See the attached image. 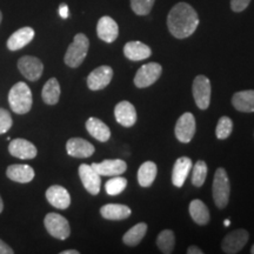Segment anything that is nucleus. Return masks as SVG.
I'll list each match as a JSON object with an SVG mask.
<instances>
[{"instance_id": "1", "label": "nucleus", "mask_w": 254, "mask_h": 254, "mask_svg": "<svg viewBox=\"0 0 254 254\" xmlns=\"http://www.w3.org/2000/svg\"><path fill=\"white\" fill-rule=\"evenodd\" d=\"M198 25V13L187 2H178L167 15L168 31L177 39H185L192 36Z\"/></svg>"}, {"instance_id": "2", "label": "nucleus", "mask_w": 254, "mask_h": 254, "mask_svg": "<svg viewBox=\"0 0 254 254\" xmlns=\"http://www.w3.org/2000/svg\"><path fill=\"white\" fill-rule=\"evenodd\" d=\"M8 104L12 111L17 114H26L30 112L33 99H32L31 88L27 86V84L23 81L17 82L9 90Z\"/></svg>"}, {"instance_id": "3", "label": "nucleus", "mask_w": 254, "mask_h": 254, "mask_svg": "<svg viewBox=\"0 0 254 254\" xmlns=\"http://www.w3.org/2000/svg\"><path fill=\"white\" fill-rule=\"evenodd\" d=\"M88 47H90L88 38L84 33H78L65 53L64 60H65L66 65L72 68L79 67L86 58Z\"/></svg>"}, {"instance_id": "4", "label": "nucleus", "mask_w": 254, "mask_h": 254, "mask_svg": "<svg viewBox=\"0 0 254 254\" xmlns=\"http://www.w3.org/2000/svg\"><path fill=\"white\" fill-rule=\"evenodd\" d=\"M230 179H228V174L226 170L222 167H219L215 171L213 186H212V193H213V199L215 206L218 208H225L228 204L230 200Z\"/></svg>"}, {"instance_id": "5", "label": "nucleus", "mask_w": 254, "mask_h": 254, "mask_svg": "<svg viewBox=\"0 0 254 254\" xmlns=\"http://www.w3.org/2000/svg\"><path fill=\"white\" fill-rule=\"evenodd\" d=\"M44 225L51 236L59 240L67 239L71 234V228H69L67 219L58 213L47 214L44 220Z\"/></svg>"}, {"instance_id": "6", "label": "nucleus", "mask_w": 254, "mask_h": 254, "mask_svg": "<svg viewBox=\"0 0 254 254\" xmlns=\"http://www.w3.org/2000/svg\"><path fill=\"white\" fill-rule=\"evenodd\" d=\"M163 67L158 63H148L142 65L134 77V85L138 88H146L153 85L160 78Z\"/></svg>"}, {"instance_id": "7", "label": "nucleus", "mask_w": 254, "mask_h": 254, "mask_svg": "<svg viewBox=\"0 0 254 254\" xmlns=\"http://www.w3.org/2000/svg\"><path fill=\"white\" fill-rule=\"evenodd\" d=\"M193 97L200 110L208 109L211 103V81L205 75H198L193 81Z\"/></svg>"}, {"instance_id": "8", "label": "nucleus", "mask_w": 254, "mask_h": 254, "mask_svg": "<svg viewBox=\"0 0 254 254\" xmlns=\"http://www.w3.org/2000/svg\"><path fill=\"white\" fill-rule=\"evenodd\" d=\"M177 139L184 144H189L195 134V118L192 113H184L176 124L174 128Z\"/></svg>"}, {"instance_id": "9", "label": "nucleus", "mask_w": 254, "mask_h": 254, "mask_svg": "<svg viewBox=\"0 0 254 254\" xmlns=\"http://www.w3.org/2000/svg\"><path fill=\"white\" fill-rule=\"evenodd\" d=\"M249 232L246 230H243V228L232 231L231 233H228L227 236L224 238V240H222V251L227 254L239 253L240 251L245 247L247 241H249Z\"/></svg>"}, {"instance_id": "10", "label": "nucleus", "mask_w": 254, "mask_h": 254, "mask_svg": "<svg viewBox=\"0 0 254 254\" xmlns=\"http://www.w3.org/2000/svg\"><path fill=\"white\" fill-rule=\"evenodd\" d=\"M18 68L25 78L31 81H36L43 75L44 65L36 57L24 56L19 59Z\"/></svg>"}, {"instance_id": "11", "label": "nucleus", "mask_w": 254, "mask_h": 254, "mask_svg": "<svg viewBox=\"0 0 254 254\" xmlns=\"http://www.w3.org/2000/svg\"><path fill=\"white\" fill-rule=\"evenodd\" d=\"M79 177H80L82 185L88 193L92 195H97L100 192L101 178L97 171L92 167V165L82 164L79 167Z\"/></svg>"}, {"instance_id": "12", "label": "nucleus", "mask_w": 254, "mask_h": 254, "mask_svg": "<svg viewBox=\"0 0 254 254\" xmlns=\"http://www.w3.org/2000/svg\"><path fill=\"white\" fill-rule=\"evenodd\" d=\"M113 78V69L110 66H100L92 71L87 77V86L91 91L103 90L109 84Z\"/></svg>"}, {"instance_id": "13", "label": "nucleus", "mask_w": 254, "mask_h": 254, "mask_svg": "<svg viewBox=\"0 0 254 254\" xmlns=\"http://www.w3.org/2000/svg\"><path fill=\"white\" fill-rule=\"evenodd\" d=\"M97 34L105 43H113L119 36V27L116 20L109 15L101 17L97 24Z\"/></svg>"}, {"instance_id": "14", "label": "nucleus", "mask_w": 254, "mask_h": 254, "mask_svg": "<svg viewBox=\"0 0 254 254\" xmlns=\"http://www.w3.org/2000/svg\"><path fill=\"white\" fill-rule=\"evenodd\" d=\"M91 165L100 177L120 176L127 170V164L122 159H110V160H104L103 163H93Z\"/></svg>"}, {"instance_id": "15", "label": "nucleus", "mask_w": 254, "mask_h": 254, "mask_svg": "<svg viewBox=\"0 0 254 254\" xmlns=\"http://www.w3.org/2000/svg\"><path fill=\"white\" fill-rule=\"evenodd\" d=\"M46 199L53 207L58 209H66L71 205V196L68 190L59 185L51 186L46 190Z\"/></svg>"}, {"instance_id": "16", "label": "nucleus", "mask_w": 254, "mask_h": 254, "mask_svg": "<svg viewBox=\"0 0 254 254\" xmlns=\"http://www.w3.org/2000/svg\"><path fill=\"white\" fill-rule=\"evenodd\" d=\"M114 117L122 126L132 127L136 123L135 107L129 101H120L114 109Z\"/></svg>"}, {"instance_id": "17", "label": "nucleus", "mask_w": 254, "mask_h": 254, "mask_svg": "<svg viewBox=\"0 0 254 254\" xmlns=\"http://www.w3.org/2000/svg\"><path fill=\"white\" fill-rule=\"evenodd\" d=\"M8 152L13 157L19 159H33L36 158L38 153L36 146L32 144L31 141L26 140V139H14L9 142Z\"/></svg>"}, {"instance_id": "18", "label": "nucleus", "mask_w": 254, "mask_h": 254, "mask_svg": "<svg viewBox=\"0 0 254 254\" xmlns=\"http://www.w3.org/2000/svg\"><path fill=\"white\" fill-rule=\"evenodd\" d=\"M68 155L74 158H88L94 153V146L81 138H71L66 144Z\"/></svg>"}, {"instance_id": "19", "label": "nucleus", "mask_w": 254, "mask_h": 254, "mask_svg": "<svg viewBox=\"0 0 254 254\" xmlns=\"http://www.w3.org/2000/svg\"><path fill=\"white\" fill-rule=\"evenodd\" d=\"M124 55L131 62H140L150 58L152 55V51L150 46L141 41H128L124 46Z\"/></svg>"}, {"instance_id": "20", "label": "nucleus", "mask_w": 254, "mask_h": 254, "mask_svg": "<svg viewBox=\"0 0 254 254\" xmlns=\"http://www.w3.org/2000/svg\"><path fill=\"white\" fill-rule=\"evenodd\" d=\"M192 160L189 157H182L177 159L172 172V184L174 186L183 187L187 177H189L190 170H192Z\"/></svg>"}, {"instance_id": "21", "label": "nucleus", "mask_w": 254, "mask_h": 254, "mask_svg": "<svg viewBox=\"0 0 254 254\" xmlns=\"http://www.w3.org/2000/svg\"><path fill=\"white\" fill-rule=\"evenodd\" d=\"M6 176L12 182L19 184H27L33 180L34 178V170L28 165L24 164H14L8 166L6 171Z\"/></svg>"}, {"instance_id": "22", "label": "nucleus", "mask_w": 254, "mask_h": 254, "mask_svg": "<svg viewBox=\"0 0 254 254\" xmlns=\"http://www.w3.org/2000/svg\"><path fill=\"white\" fill-rule=\"evenodd\" d=\"M34 30L32 27H23L15 31L7 40V49L9 51L21 50L33 40Z\"/></svg>"}, {"instance_id": "23", "label": "nucleus", "mask_w": 254, "mask_h": 254, "mask_svg": "<svg viewBox=\"0 0 254 254\" xmlns=\"http://www.w3.org/2000/svg\"><path fill=\"white\" fill-rule=\"evenodd\" d=\"M232 105L240 112H254V90L237 92L232 98Z\"/></svg>"}, {"instance_id": "24", "label": "nucleus", "mask_w": 254, "mask_h": 254, "mask_svg": "<svg viewBox=\"0 0 254 254\" xmlns=\"http://www.w3.org/2000/svg\"><path fill=\"white\" fill-rule=\"evenodd\" d=\"M86 129L90 134L93 136L94 139L99 140L101 142L109 141L111 136V129L110 127L106 125L100 119L91 117L86 122Z\"/></svg>"}, {"instance_id": "25", "label": "nucleus", "mask_w": 254, "mask_h": 254, "mask_svg": "<svg viewBox=\"0 0 254 254\" xmlns=\"http://www.w3.org/2000/svg\"><path fill=\"white\" fill-rule=\"evenodd\" d=\"M131 208L126 205L109 204L100 208V214L106 220H124L131 215Z\"/></svg>"}, {"instance_id": "26", "label": "nucleus", "mask_w": 254, "mask_h": 254, "mask_svg": "<svg viewBox=\"0 0 254 254\" xmlns=\"http://www.w3.org/2000/svg\"><path fill=\"white\" fill-rule=\"evenodd\" d=\"M189 209L190 218L193 219V221H194L195 224L201 225V226L208 224L209 218H211L209 217V211L207 206H206L201 200L195 199L193 200V201H190Z\"/></svg>"}, {"instance_id": "27", "label": "nucleus", "mask_w": 254, "mask_h": 254, "mask_svg": "<svg viewBox=\"0 0 254 254\" xmlns=\"http://www.w3.org/2000/svg\"><path fill=\"white\" fill-rule=\"evenodd\" d=\"M158 168L153 161H146L138 170V182L142 187H150L157 177Z\"/></svg>"}, {"instance_id": "28", "label": "nucleus", "mask_w": 254, "mask_h": 254, "mask_svg": "<svg viewBox=\"0 0 254 254\" xmlns=\"http://www.w3.org/2000/svg\"><path fill=\"white\" fill-rule=\"evenodd\" d=\"M146 232H147V225L145 222H139L129 228L128 231L124 234L123 241L124 244L127 246H136L138 244H140V241L144 239Z\"/></svg>"}, {"instance_id": "29", "label": "nucleus", "mask_w": 254, "mask_h": 254, "mask_svg": "<svg viewBox=\"0 0 254 254\" xmlns=\"http://www.w3.org/2000/svg\"><path fill=\"white\" fill-rule=\"evenodd\" d=\"M44 103L47 105H56L60 98V85L56 78H51L44 85L41 92Z\"/></svg>"}, {"instance_id": "30", "label": "nucleus", "mask_w": 254, "mask_h": 254, "mask_svg": "<svg viewBox=\"0 0 254 254\" xmlns=\"http://www.w3.org/2000/svg\"><path fill=\"white\" fill-rule=\"evenodd\" d=\"M174 245H176V237H174L173 231L164 230L159 233L157 238V246L160 252L165 254H170L173 252Z\"/></svg>"}, {"instance_id": "31", "label": "nucleus", "mask_w": 254, "mask_h": 254, "mask_svg": "<svg viewBox=\"0 0 254 254\" xmlns=\"http://www.w3.org/2000/svg\"><path fill=\"white\" fill-rule=\"evenodd\" d=\"M208 168L204 160H198L193 166L192 172V184L196 187H201L204 185L206 178H207Z\"/></svg>"}, {"instance_id": "32", "label": "nucleus", "mask_w": 254, "mask_h": 254, "mask_svg": "<svg viewBox=\"0 0 254 254\" xmlns=\"http://www.w3.org/2000/svg\"><path fill=\"white\" fill-rule=\"evenodd\" d=\"M126 186H127V180L125 178L116 176L106 183V185H105V190H106L107 194L118 195L126 189Z\"/></svg>"}, {"instance_id": "33", "label": "nucleus", "mask_w": 254, "mask_h": 254, "mask_svg": "<svg viewBox=\"0 0 254 254\" xmlns=\"http://www.w3.org/2000/svg\"><path fill=\"white\" fill-rule=\"evenodd\" d=\"M232 131H233V122H232L231 118H228V117H221L218 122L217 129H215L217 138L220 139V140L227 139L231 135Z\"/></svg>"}, {"instance_id": "34", "label": "nucleus", "mask_w": 254, "mask_h": 254, "mask_svg": "<svg viewBox=\"0 0 254 254\" xmlns=\"http://www.w3.org/2000/svg\"><path fill=\"white\" fill-rule=\"evenodd\" d=\"M155 0H131V8L136 15H147L153 8Z\"/></svg>"}, {"instance_id": "35", "label": "nucleus", "mask_w": 254, "mask_h": 254, "mask_svg": "<svg viewBox=\"0 0 254 254\" xmlns=\"http://www.w3.org/2000/svg\"><path fill=\"white\" fill-rule=\"evenodd\" d=\"M12 117L8 111L5 109H0V134H4L11 128Z\"/></svg>"}, {"instance_id": "36", "label": "nucleus", "mask_w": 254, "mask_h": 254, "mask_svg": "<svg viewBox=\"0 0 254 254\" xmlns=\"http://www.w3.org/2000/svg\"><path fill=\"white\" fill-rule=\"evenodd\" d=\"M250 2L251 0H231V8L233 12L239 13L249 7Z\"/></svg>"}, {"instance_id": "37", "label": "nucleus", "mask_w": 254, "mask_h": 254, "mask_svg": "<svg viewBox=\"0 0 254 254\" xmlns=\"http://www.w3.org/2000/svg\"><path fill=\"white\" fill-rule=\"evenodd\" d=\"M14 251L9 247L7 244H5L4 241L0 240V254H13Z\"/></svg>"}, {"instance_id": "38", "label": "nucleus", "mask_w": 254, "mask_h": 254, "mask_svg": "<svg viewBox=\"0 0 254 254\" xmlns=\"http://www.w3.org/2000/svg\"><path fill=\"white\" fill-rule=\"evenodd\" d=\"M59 15L62 17L63 19H67L68 18V6L66 4H62L59 6Z\"/></svg>"}, {"instance_id": "39", "label": "nucleus", "mask_w": 254, "mask_h": 254, "mask_svg": "<svg viewBox=\"0 0 254 254\" xmlns=\"http://www.w3.org/2000/svg\"><path fill=\"white\" fill-rule=\"evenodd\" d=\"M187 253L189 254H202L204 251L200 250V247L198 246H190L189 250H187Z\"/></svg>"}, {"instance_id": "40", "label": "nucleus", "mask_w": 254, "mask_h": 254, "mask_svg": "<svg viewBox=\"0 0 254 254\" xmlns=\"http://www.w3.org/2000/svg\"><path fill=\"white\" fill-rule=\"evenodd\" d=\"M62 254H79V251H77V250H67V251H63Z\"/></svg>"}, {"instance_id": "41", "label": "nucleus", "mask_w": 254, "mask_h": 254, "mask_svg": "<svg viewBox=\"0 0 254 254\" xmlns=\"http://www.w3.org/2000/svg\"><path fill=\"white\" fill-rule=\"evenodd\" d=\"M2 209H4V202H2L1 196H0V213H1V212H2Z\"/></svg>"}, {"instance_id": "42", "label": "nucleus", "mask_w": 254, "mask_h": 254, "mask_svg": "<svg viewBox=\"0 0 254 254\" xmlns=\"http://www.w3.org/2000/svg\"><path fill=\"white\" fill-rule=\"evenodd\" d=\"M224 225H225V226H230V225H231V221L230 220H228V219H226V220H225V222H224Z\"/></svg>"}, {"instance_id": "43", "label": "nucleus", "mask_w": 254, "mask_h": 254, "mask_svg": "<svg viewBox=\"0 0 254 254\" xmlns=\"http://www.w3.org/2000/svg\"><path fill=\"white\" fill-rule=\"evenodd\" d=\"M1 19H2V14H1V11H0V24H1Z\"/></svg>"}, {"instance_id": "44", "label": "nucleus", "mask_w": 254, "mask_h": 254, "mask_svg": "<svg viewBox=\"0 0 254 254\" xmlns=\"http://www.w3.org/2000/svg\"><path fill=\"white\" fill-rule=\"evenodd\" d=\"M251 253H252V254H254V245L252 246V249H251Z\"/></svg>"}]
</instances>
